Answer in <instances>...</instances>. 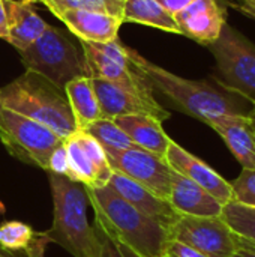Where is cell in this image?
I'll use <instances>...</instances> for the list:
<instances>
[{
  "label": "cell",
  "instance_id": "obj_1",
  "mask_svg": "<svg viewBox=\"0 0 255 257\" xmlns=\"http://www.w3.org/2000/svg\"><path fill=\"white\" fill-rule=\"evenodd\" d=\"M126 53L131 65L150 83L153 90L161 92L179 111L206 125L221 116L251 113L243 98L225 90L216 83L176 75L128 47Z\"/></svg>",
  "mask_w": 255,
  "mask_h": 257
},
{
  "label": "cell",
  "instance_id": "obj_2",
  "mask_svg": "<svg viewBox=\"0 0 255 257\" xmlns=\"http://www.w3.org/2000/svg\"><path fill=\"white\" fill-rule=\"evenodd\" d=\"M86 190L99 233L138 257H162L170 239L165 226L135 209L110 185Z\"/></svg>",
  "mask_w": 255,
  "mask_h": 257
},
{
  "label": "cell",
  "instance_id": "obj_3",
  "mask_svg": "<svg viewBox=\"0 0 255 257\" xmlns=\"http://www.w3.org/2000/svg\"><path fill=\"white\" fill-rule=\"evenodd\" d=\"M53 196V226L44 233L74 257H101L102 241L87 218V190L66 176L48 173Z\"/></svg>",
  "mask_w": 255,
  "mask_h": 257
},
{
  "label": "cell",
  "instance_id": "obj_4",
  "mask_svg": "<svg viewBox=\"0 0 255 257\" xmlns=\"http://www.w3.org/2000/svg\"><path fill=\"white\" fill-rule=\"evenodd\" d=\"M0 107L48 126L63 140L77 131L65 89L33 71L0 89Z\"/></svg>",
  "mask_w": 255,
  "mask_h": 257
},
{
  "label": "cell",
  "instance_id": "obj_5",
  "mask_svg": "<svg viewBox=\"0 0 255 257\" xmlns=\"http://www.w3.org/2000/svg\"><path fill=\"white\" fill-rule=\"evenodd\" d=\"M18 54L27 71L41 74L62 89L78 77H90L81 47L57 27L48 26L39 39Z\"/></svg>",
  "mask_w": 255,
  "mask_h": 257
},
{
  "label": "cell",
  "instance_id": "obj_6",
  "mask_svg": "<svg viewBox=\"0 0 255 257\" xmlns=\"http://www.w3.org/2000/svg\"><path fill=\"white\" fill-rule=\"evenodd\" d=\"M207 48L216 62L213 81L255 107L254 42L225 23L219 38Z\"/></svg>",
  "mask_w": 255,
  "mask_h": 257
},
{
  "label": "cell",
  "instance_id": "obj_7",
  "mask_svg": "<svg viewBox=\"0 0 255 257\" xmlns=\"http://www.w3.org/2000/svg\"><path fill=\"white\" fill-rule=\"evenodd\" d=\"M0 142L14 158L48 170L50 155L63 139L33 119L2 108Z\"/></svg>",
  "mask_w": 255,
  "mask_h": 257
},
{
  "label": "cell",
  "instance_id": "obj_8",
  "mask_svg": "<svg viewBox=\"0 0 255 257\" xmlns=\"http://www.w3.org/2000/svg\"><path fill=\"white\" fill-rule=\"evenodd\" d=\"M168 236L209 257H233L240 245L239 236L222 217L179 215L168 227Z\"/></svg>",
  "mask_w": 255,
  "mask_h": 257
},
{
  "label": "cell",
  "instance_id": "obj_9",
  "mask_svg": "<svg viewBox=\"0 0 255 257\" xmlns=\"http://www.w3.org/2000/svg\"><path fill=\"white\" fill-rule=\"evenodd\" d=\"M90 78H102L131 89H152L150 83L131 65L126 47L117 39L110 42L80 41Z\"/></svg>",
  "mask_w": 255,
  "mask_h": 257
},
{
  "label": "cell",
  "instance_id": "obj_10",
  "mask_svg": "<svg viewBox=\"0 0 255 257\" xmlns=\"http://www.w3.org/2000/svg\"><path fill=\"white\" fill-rule=\"evenodd\" d=\"M92 84L102 119L144 114L164 122L170 117V111L156 101L152 89H131L102 78H92Z\"/></svg>",
  "mask_w": 255,
  "mask_h": 257
},
{
  "label": "cell",
  "instance_id": "obj_11",
  "mask_svg": "<svg viewBox=\"0 0 255 257\" xmlns=\"http://www.w3.org/2000/svg\"><path fill=\"white\" fill-rule=\"evenodd\" d=\"M107 158L113 172L125 175L164 200L168 199L173 170L164 158L138 146L125 151H107Z\"/></svg>",
  "mask_w": 255,
  "mask_h": 257
},
{
  "label": "cell",
  "instance_id": "obj_12",
  "mask_svg": "<svg viewBox=\"0 0 255 257\" xmlns=\"http://www.w3.org/2000/svg\"><path fill=\"white\" fill-rule=\"evenodd\" d=\"M180 35L209 47L227 23V11L221 0H192L174 15Z\"/></svg>",
  "mask_w": 255,
  "mask_h": 257
},
{
  "label": "cell",
  "instance_id": "obj_13",
  "mask_svg": "<svg viewBox=\"0 0 255 257\" xmlns=\"http://www.w3.org/2000/svg\"><path fill=\"white\" fill-rule=\"evenodd\" d=\"M164 160L171 167V170L180 173L182 176L191 179L192 182L204 188L222 205L233 200L230 182L225 181L209 164H206L203 160L188 152L174 140H171Z\"/></svg>",
  "mask_w": 255,
  "mask_h": 257
},
{
  "label": "cell",
  "instance_id": "obj_14",
  "mask_svg": "<svg viewBox=\"0 0 255 257\" xmlns=\"http://www.w3.org/2000/svg\"><path fill=\"white\" fill-rule=\"evenodd\" d=\"M167 202L179 215L189 217H221L224 208L210 193L174 170Z\"/></svg>",
  "mask_w": 255,
  "mask_h": 257
},
{
  "label": "cell",
  "instance_id": "obj_15",
  "mask_svg": "<svg viewBox=\"0 0 255 257\" xmlns=\"http://www.w3.org/2000/svg\"><path fill=\"white\" fill-rule=\"evenodd\" d=\"M209 126L221 136L242 169L255 170V137L251 113L221 116L212 120Z\"/></svg>",
  "mask_w": 255,
  "mask_h": 257
},
{
  "label": "cell",
  "instance_id": "obj_16",
  "mask_svg": "<svg viewBox=\"0 0 255 257\" xmlns=\"http://www.w3.org/2000/svg\"><path fill=\"white\" fill-rule=\"evenodd\" d=\"M108 185L129 205H132L140 212L146 214L147 217L156 220L167 229L177 220L179 214L170 206V203L152 191L144 188L143 185L134 182L132 179L126 178L119 172H113Z\"/></svg>",
  "mask_w": 255,
  "mask_h": 257
},
{
  "label": "cell",
  "instance_id": "obj_17",
  "mask_svg": "<svg viewBox=\"0 0 255 257\" xmlns=\"http://www.w3.org/2000/svg\"><path fill=\"white\" fill-rule=\"evenodd\" d=\"M80 41L110 42L117 39L122 18L98 11H62L54 14Z\"/></svg>",
  "mask_w": 255,
  "mask_h": 257
},
{
  "label": "cell",
  "instance_id": "obj_18",
  "mask_svg": "<svg viewBox=\"0 0 255 257\" xmlns=\"http://www.w3.org/2000/svg\"><path fill=\"white\" fill-rule=\"evenodd\" d=\"M8 20V42L17 51L30 47L45 32L48 24L35 12L32 0H5Z\"/></svg>",
  "mask_w": 255,
  "mask_h": 257
},
{
  "label": "cell",
  "instance_id": "obj_19",
  "mask_svg": "<svg viewBox=\"0 0 255 257\" xmlns=\"http://www.w3.org/2000/svg\"><path fill=\"white\" fill-rule=\"evenodd\" d=\"M134 142L135 146L165 158L171 139L162 128V122L144 114H131L113 119Z\"/></svg>",
  "mask_w": 255,
  "mask_h": 257
},
{
  "label": "cell",
  "instance_id": "obj_20",
  "mask_svg": "<svg viewBox=\"0 0 255 257\" xmlns=\"http://www.w3.org/2000/svg\"><path fill=\"white\" fill-rule=\"evenodd\" d=\"M65 93L77 130H86L90 123L101 119V108L90 77H78L69 81L65 86Z\"/></svg>",
  "mask_w": 255,
  "mask_h": 257
},
{
  "label": "cell",
  "instance_id": "obj_21",
  "mask_svg": "<svg viewBox=\"0 0 255 257\" xmlns=\"http://www.w3.org/2000/svg\"><path fill=\"white\" fill-rule=\"evenodd\" d=\"M122 21L143 24L180 35L174 15L170 14L156 0H123Z\"/></svg>",
  "mask_w": 255,
  "mask_h": 257
},
{
  "label": "cell",
  "instance_id": "obj_22",
  "mask_svg": "<svg viewBox=\"0 0 255 257\" xmlns=\"http://www.w3.org/2000/svg\"><path fill=\"white\" fill-rule=\"evenodd\" d=\"M41 239L42 233L36 235V232L23 221H6L0 224V248L8 253H30Z\"/></svg>",
  "mask_w": 255,
  "mask_h": 257
},
{
  "label": "cell",
  "instance_id": "obj_23",
  "mask_svg": "<svg viewBox=\"0 0 255 257\" xmlns=\"http://www.w3.org/2000/svg\"><path fill=\"white\" fill-rule=\"evenodd\" d=\"M65 148L68 152L69 163V179L78 182L87 188H98V176L96 170L92 166L87 155L83 152L80 145L75 142L72 134L65 139Z\"/></svg>",
  "mask_w": 255,
  "mask_h": 257
},
{
  "label": "cell",
  "instance_id": "obj_24",
  "mask_svg": "<svg viewBox=\"0 0 255 257\" xmlns=\"http://www.w3.org/2000/svg\"><path fill=\"white\" fill-rule=\"evenodd\" d=\"M104 149L107 151H125L134 148V142L113 119H98L90 123L86 130Z\"/></svg>",
  "mask_w": 255,
  "mask_h": 257
},
{
  "label": "cell",
  "instance_id": "obj_25",
  "mask_svg": "<svg viewBox=\"0 0 255 257\" xmlns=\"http://www.w3.org/2000/svg\"><path fill=\"white\" fill-rule=\"evenodd\" d=\"M221 217L239 238L255 244V208L231 200L224 205Z\"/></svg>",
  "mask_w": 255,
  "mask_h": 257
},
{
  "label": "cell",
  "instance_id": "obj_26",
  "mask_svg": "<svg viewBox=\"0 0 255 257\" xmlns=\"http://www.w3.org/2000/svg\"><path fill=\"white\" fill-rule=\"evenodd\" d=\"M72 137L75 139V142L80 145V148L83 149V152L87 155L92 166L95 167L96 176H98V188L108 185V181L113 175V169L108 164L105 149L89 133H86L83 130H77L72 134Z\"/></svg>",
  "mask_w": 255,
  "mask_h": 257
},
{
  "label": "cell",
  "instance_id": "obj_27",
  "mask_svg": "<svg viewBox=\"0 0 255 257\" xmlns=\"http://www.w3.org/2000/svg\"><path fill=\"white\" fill-rule=\"evenodd\" d=\"M42 3L53 14L62 11H98L122 18L123 0H33Z\"/></svg>",
  "mask_w": 255,
  "mask_h": 257
},
{
  "label": "cell",
  "instance_id": "obj_28",
  "mask_svg": "<svg viewBox=\"0 0 255 257\" xmlns=\"http://www.w3.org/2000/svg\"><path fill=\"white\" fill-rule=\"evenodd\" d=\"M233 200L255 208V170L242 169V173L230 182Z\"/></svg>",
  "mask_w": 255,
  "mask_h": 257
},
{
  "label": "cell",
  "instance_id": "obj_29",
  "mask_svg": "<svg viewBox=\"0 0 255 257\" xmlns=\"http://www.w3.org/2000/svg\"><path fill=\"white\" fill-rule=\"evenodd\" d=\"M53 175L66 176L69 178V163H68V152L65 148V140L53 151L48 160V170Z\"/></svg>",
  "mask_w": 255,
  "mask_h": 257
},
{
  "label": "cell",
  "instance_id": "obj_30",
  "mask_svg": "<svg viewBox=\"0 0 255 257\" xmlns=\"http://www.w3.org/2000/svg\"><path fill=\"white\" fill-rule=\"evenodd\" d=\"M162 257H209L207 254L174 239H168L164 248Z\"/></svg>",
  "mask_w": 255,
  "mask_h": 257
},
{
  "label": "cell",
  "instance_id": "obj_31",
  "mask_svg": "<svg viewBox=\"0 0 255 257\" xmlns=\"http://www.w3.org/2000/svg\"><path fill=\"white\" fill-rule=\"evenodd\" d=\"M99 236H101V241H102V253H101V257H123V254L119 250V247L113 241H110L102 233H99Z\"/></svg>",
  "mask_w": 255,
  "mask_h": 257
},
{
  "label": "cell",
  "instance_id": "obj_32",
  "mask_svg": "<svg viewBox=\"0 0 255 257\" xmlns=\"http://www.w3.org/2000/svg\"><path fill=\"white\" fill-rule=\"evenodd\" d=\"M161 6H164L170 14L176 15L180 12L185 6H188L192 0H156Z\"/></svg>",
  "mask_w": 255,
  "mask_h": 257
},
{
  "label": "cell",
  "instance_id": "obj_33",
  "mask_svg": "<svg viewBox=\"0 0 255 257\" xmlns=\"http://www.w3.org/2000/svg\"><path fill=\"white\" fill-rule=\"evenodd\" d=\"M239 242H240V245H239L236 254L233 257H255L254 244H251V242H248V241H245L242 238H239Z\"/></svg>",
  "mask_w": 255,
  "mask_h": 257
},
{
  "label": "cell",
  "instance_id": "obj_34",
  "mask_svg": "<svg viewBox=\"0 0 255 257\" xmlns=\"http://www.w3.org/2000/svg\"><path fill=\"white\" fill-rule=\"evenodd\" d=\"M0 39L8 42V20H6L5 0H0Z\"/></svg>",
  "mask_w": 255,
  "mask_h": 257
},
{
  "label": "cell",
  "instance_id": "obj_35",
  "mask_svg": "<svg viewBox=\"0 0 255 257\" xmlns=\"http://www.w3.org/2000/svg\"><path fill=\"white\" fill-rule=\"evenodd\" d=\"M239 2H240V5L237 8L248 17L255 18V0H239Z\"/></svg>",
  "mask_w": 255,
  "mask_h": 257
},
{
  "label": "cell",
  "instance_id": "obj_36",
  "mask_svg": "<svg viewBox=\"0 0 255 257\" xmlns=\"http://www.w3.org/2000/svg\"><path fill=\"white\" fill-rule=\"evenodd\" d=\"M119 247V245H117ZM119 250H120V253L123 254V257H138L137 254H134L132 251H129L128 248H125V247H119Z\"/></svg>",
  "mask_w": 255,
  "mask_h": 257
},
{
  "label": "cell",
  "instance_id": "obj_37",
  "mask_svg": "<svg viewBox=\"0 0 255 257\" xmlns=\"http://www.w3.org/2000/svg\"><path fill=\"white\" fill-rule=\"evenodd\" d=\"M0 257H12V256H11L8 251H5V250H2V248H0Z\"/></svg>",
  "mask_w": 255,
  "mask_h": 257
},
{
  "label": "cell",
  "instance_id": "obj_38",
  "mask_svg": "<svg viewBox=\"0 0 255 257\" xmlns=\"http://www.w3.org/2000/svg\"><path fill=\"white\" fill-rule=\"evenodd\" d=\"M251 117H252V131H254V137H255V117L252 116V113H251Z\"/></svg>",
  "mask_w": 255,
  "mask_h": 257
},
{
  "label": "cell",
  "instance_id": "obj_39",
  "mask_svg": "<svg viewBox=\"0 0 255 257\" xmlns=\"http://www.w3.org/2000/svg\"><path fill=\"white\" fill-rule=\"evenodd\" d=\"M251 113H252V116H254V117H255V107H254V108H252V111H251Z\"/></svg>",
  "mask_w": 255,
  "mask_h": 257
},
{
  "label": "cell",
  "instance_id": "obj_40",
  "mask_svg": "<svg viewBox=\"0 0 255 257\" xmlns=\"http://www.w3.org/2000/svg\"><path fill=\"white\" fill-rule=\"evenodd\" d=\"M0 111H2V107H0Z\"/></svg>",
  "mask_w": 255,
  "mask_h": 257
},
{
  "label": "cell",
  "instance_id": "obj_41",
  "mask_svg": "<svg viewBox=\"0 0 255 257\" xmlns=\"http://www.w3.org/2000/svg\"><path fill=\"white\" fill-rule=\"evenodd\" d=\"M251 244H254V242H251ZM254 245H255V244H254Z\"/></svg>",
  "mask_w": 255,
  "mask_h": 257
},
{
  "label": "cell",
  "instance_id": "obj_42",
  "mask_svg": "<svg viewBox=\"0 0 255 257\" xmlns=\"http://www.w3.org/2000/svg\"><path fill=\"white\" fill-rule=\"evenodd\" d=\"M32 2H33V0H32Z\"/></svg>",
  "mask_w": 255,
  "mask_h": 257
},
{
  "label": "cell",
  "instance_id": "obj_43",
  "mask_svg": "<svg viewBox=\"0 0 255 257\" xmlns=\"http://www.w3.org/2000/svg\"><path fill=\"white\" fill-rule=\"evenodd\" d=\"M254 20H255V18H254Z\"/></svg>",
  "mask_w": 255,
  "mask_h": 257
}]
</instances>
